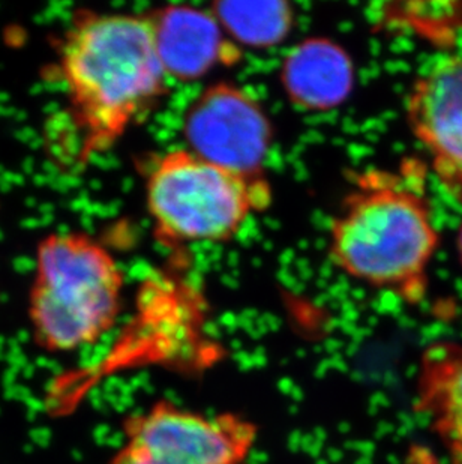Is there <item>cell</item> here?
I'll return each mask as SVG.
<instances>
[{
  "instance_id": "obj_1",
  "label": "cell",
  "mask_w": 462,
  "mask_h": 464,
  "mask_svg": "<svg viewBox=\"0 0 462 464\" xmlns=\"http://www.w3.org/2000/svg\"><path fill=\"white\" fill-rule=\"evenodd\" d=\"M65 95L59 128L75 166L118 143L166 93V71L146 15L80 11L57 47Z\"/></svg>"
},
{
  "instance_id": "obj_2",
  "label": "cell",
  "mask_w": 462,
  "mask_h": 464,
  "mask_svg": "<svg viewBox=\"0 0 462 464\" xmlns=\"http://www.w3.org/2000/svg\"><path fill=\"white\" fill-rule=\"evenodd\" d=\"M440 244L427 196L415 178L372 169L353 184L329 228V257L353 280L422 303Z\"/></svg>"
},
{
  "instance_id": "obj_3",
  "label": "cell",
  "mask_w": 462,
  "mask_h": 464,
  "mask_svg": "<svg viewBox=\"0 0 462 464\" xmlns=\"http://www.w3.org/2000/svg\"><path fill=\"white\" fill-rule=\"evenodd\" d=\"M123 272L100 242L82 232L53 233L36 250L29 319L50 353L92 346L118 322Z\"/></svg>"
},
{
  "instance_id": "obj_4",
  "label": "cell",
  "mask_w": 462,
  "mask_h": 464,
  "mask_svg": "<svg viewBox=\"0 0 462 464\" xmlns=\"http://www.w3.org/2000/svg\"><path fill=\"white\" fill-rule=\"evenodd\" d=\"M272 202L265 176L242 175L191 150L157 158L146 176V205L166 246L230 241Z\"/></svg>"
},
{
  "instance_id": "obj_5",
  "label": "cell",
  "mask_w": 462,
  "mask_h": 464,
  "mask_svg": "<svg viewBox=\"0 0 462 464\" xmlns=\"http://www.w3.org/2000/svg\"><path fill=\"white\" fill-rule=\"evenodd\" d=\"M257 438L245 416L205 415L159 400L128 418L110 464H244Z\"/></svg>"
},
{
  "instance_id": "obj_6",
  "label": "cell",
  "mask_w": 462,
  "mask_h": 464,
  "mask_svg": "<svg viewBox=\"0 0 462 464\" xmlns=\"http://www.w3.org/2000/svg\"><path fill=\"white\" fill-rule=\"evenodd\" d=\"M187 150L242 175L263 176L274 128L255 95L233 83L203 89L184 116Z\"/></svg>"
},
{
  "instance_id": "obj_7",
  "label": "cell",
  "mask_w": 462,
  "mask_h": 464,
  "mask_svg": "<svg viewBox=\"0 0 462 464\" xmlns=\"http://www.w3.org/2000/svg\"><path fill=\"white\" fill-rule=\"evenodd\" d=\"M406 114L437 179L462 205V57L441 59L419 75Z\"/></svg>"
},
{
  "instance_id": "obj_8",
  "label": "cell",
  "mask_w": 462,
  "mask_h": 464,
  "mask_svg": "<svg viewBox=\"0 0 462 464\" xmlns=\"http://www.w3.org/2000/svg\"><path fill=\"white\" fill-rule=\"evenodd\" d=\"M167 77L194 82L218 66L242 59V49L226 35L210 9L170 5L146 14Z\"/></svg>"
},
{
  "instance_id": "obj_9",
  "label": "cell",
  "mask_w": 462,
  "mask_h": 464,
  "mask_svg": "<svg viewBox=\"0 0 462 464\" xmlns=\"http://www.w3.org/2000/svg\"><path fill=\"white\" fill-rule=\"evenodd\" d=\"M279 80L288 102L296 109L327 113L349 100L356 70L344 47L324 36H311L285 54Z\"/></svg>"
},
{
  "instance_id": "obj_10",
  "label": "cell",
  "mask_w": 462,
  "mask_h": 464,
  "mask_svg": "<svg viewBox=\"0 0 462 464\" xmlns=\"http://www.w3.org/2000/svg\"><path fill=\"white\" fill-rule=\"evenodd\" d=\"M415 412L423 416L455 464H462V346L438 342L423 351Z\"/></svg>"
},
{
  "instance_id": "obj_11",
  "label": "cell",
  "mask_w": 462,
  "mask_h": 464,
  "mask_svg": "<svg viewBox=\"0 0 462 464\" xmlns=\"http://www.w3.org/2000/svg\"><path fill=\"white\" fill-rule=\"evenodd\" d=\"M226 35L239 49L271 50L283 44L294 27L296 13L283 0L235 2L224 0L212 5Z\"/></svg>"
},
{
  "instance_id": "obj_12",
  "label": "cell",
  "mask_w": 462,
  "mask_h": 464,
  "mask_svg": "<svg viewBox=\"0 0 462 464\" xmlns=\"http://www.w3.org/2000/svg\"><path fill=\"white\" fill-rule=\"evenodd\" d=\"M401 13L392 11L393 26L415 32L425 40L438 45H449L462 31V4H406L397 5Z\"/></svg>"
},
{
  "instance_id": "obj_13",
  "label": "cell",
  "mask_w": 462,
  "mask_h": 464,
  "mask_svg": "<svg viewBox=\"0 0 462 464\" xmlns=\"http://www.w3.org/2000/svg\"><path fill=\"white\" fill-rule=\"evenodd\" d=\"M404 464H443V461L429 448L416 443L409 448Z\"/></svg>"
},
{
  "instance_id": "obj_14",
  "label": "cell",
  "mask_w": 462,
  "mask_h": 464,
  "mask_svg": "<svg viewBox=\"0 0 462 464\" xmlns=\"http://www.w3.org/2000/svg\"><path fill=\"white\" fill-rule=\"evenodd\" d=\"M458 255H459V262L462 265V224L461 227H459V235H458Z\"/></svg>"
}]
</instances>
